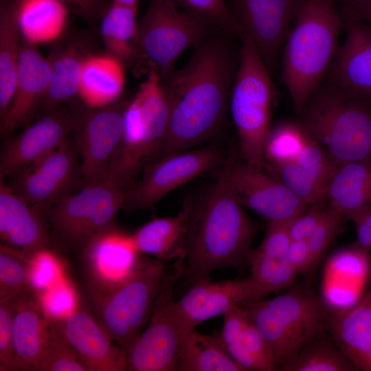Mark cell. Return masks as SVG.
<instances>
[{
    "instance_id": "6da1fadb",
    "label": "cell",
    "mask_w": 371,
    "mask_h": 371,
    "mask_svg": "<svg viewBox=\"0 0 371 371\" xmlns=\"http://www.w3.org/2000/svg\"><path fill=\"white\" fill-rule=\"evenodd\" d=\"M236 38L235 32H214L183 67L161 80L170 115L159 157L190 149L221 126L239 65Z\"/></svg>"
},
{
    "instance_id": "7a4b0ae2",
    "label": "cell",
    "mask_w": 371,
    "mask_h": 371,
    "mask_svg": "<svg viewBox=\"0 0 371 371\" xmlns=\"http://www.w3.org/2000/svg\"><path fill=\"white\" fill-rule=\"evenodd\" d=\"M223 172L196 203H191L185 247V280L210 279L221 268L249 266L256 226Z\"/></svg>"
},
{
    "instance_id": "3957f363",
    "label": "cell",
    "mask_w": 371,
    "mask_h": 371,
    "mask_svg": "<svg viewBox=\"0 0 371 371\" xmlns=\"http://www.w3.org/2000/svg\"><path fill=\"white\" fill-rule=\"evenodd\" d=\"M343 18L335 0H303L283 47L282 78L297 113L325 77Z\"/></svg>"
},
{
    "instance_id": "277c9868",
    "label": "cell",
    "mask_w": 371,
    "mask_h": 371,
    "mask_svg": "<svg viewBox=\"0 0 371 371\" xmlns=\"http://www.w3.org/2000/svg\"><path fill=\"white\" fill-rule=\"evenodd\" d=\"M336 164L371 162V96L325 76L298 113Z\"/></svg>"
},
{
    "instance_id": "5b68a950",
    "label": "cell",
    "mask_w": 371,
    "mask_h": 371,
    "mask_svg": "<svg viewBox=\"0 0 371 371\" xmlns=\"http://www.w3.org/2000/svg\"><path fill=\"white\" fill-rule=\"evenodd\" d=\"M279 370L315 336L327 330L331 309L307 286L243 305Z\"/></svg>"
},
{
    "instance_id": "8992f818",
    "label": "cell",
    "mask_w": 371,
    "mask_h": 371,
    "mask_svg": "<svg viewBox=\"0 0 371 371\" xmlns=\"http://www.w3.org/2000/svg\"><path fill=\"white\" fill-rule=\"evenodd\" d=\"M237 35L240 42V59L229 109L243 161L262 168L271 130L274 87L271 74L252 41L245 34Z\"/></svg>"
},
{
    "instance_id": "52a82bcc",
    "label": "cell",
    "mask_w": 371,
    "mask_h": 371,
    "mask_svg": "<svg viewBox=\"0 0 371 371\" xmlns=\"http://www.w3.org/2000/svg\"><path fill=\"white\" fill-rule=\"evenodd\" d=\"M165 275L163 262L139 261L95 300L94 316L126 354L151 316Z\"/></svg>"
},
{
    "instance_id": "ba28073f",
    "label": "cell",
    "mask_w": 371,
    "mask_h": 371,
    "mask_svg": "<svg viewBox=\"0 0 371 371\" xmlns=\"http://www.w3.org/2000/svg\"><path fill=\"white\" fill-rule=\"evenodd\" d=\"M210 23L181 9L174 0H149L138 22L137 72H157L161 80L175 69L178 57L214 32Z\"/></svg>"
},
{
    "instance_id": "9c48e42d",
    "label": "cell",
    "mask_w": 371,
    "mask_h": 371,
    "mask_svg": "<svg viewBox=\"0 0 371 371\" xmlns=\"http://www.w3.org/2000/svg\"><path fill=\"white\" fill-rule=\"evenodd\" d=\"M127 190L105 180L85 185L51 208L52 227L63 238L85 248L94 237L111 228L117 213L125 205Z\"/></svg>"
},
{
    "instance_id": "30bf717a",
    "label": "cell",
    "mask_w": 371,
    "mask_h": 371,
    "mask_svg": "<svg viewBox=\"0 0 371 371\" xmlns=\"http://www.w3.org/2000/svg\"><path fill=\"white\" fill-rule=\"evenodd\" d=\"M175 280L165 276L146 326L127 350V370H177L184 334L170 309Z\"/></svg>"
},
{
    "instance_id": "8fae6325",
    "label": "cell",
    "mask_w": 371,
    "mask_h": 371,
    "mask_svg": "<svg viewBox=\"0 0 371 371\" xmlns=\"http://www.w3.org/2000/svg\"><path fill=\"white\" fill-rule=\"evenodd\" d=\"M303 0H227L238 33L254 43L272 74Z\"/></svg>"
},
{
    "instance_id": "7c38bea8",
    "label": "cell",
    "mask_w": 371,
    "mask_h": 371,
    "mask_svg": "<svg viewBox=\"0 0 371 371\" xmlns=\"http://www.w3.org/2000/svg\"><path fill=\"white\" fill-rule=\"evenodd\" d=\"M223 158L222 152L212 146L160 157L146 165L140 182L127 190L124 206L151 208L173 190L217 167Z\"/></svg>"
},
{
    "instance_id": "4fadbf2b",
    "label": "cell",
    "mask_w": 371,
    "mask_h": 371,
    "mask_svg": "<svg viewBox=\"0 0 371 371\" xmlns=\"http://www.w3.org/2000/svg\"><path fill=\"white\" fill-rule=\"evenodd\" d=\"M128 101L120 98L106 106L87 108L82 114L75 131L81 156V176L85 185L106 179L123 134Z\"/></svg>"
},
{
    "instance_id": "5bb4252c",
    "label": "cell",
    "mask_w": 371,
    "mask_h": 371,
    "mask_svg": "<svg viewBox=\"0 0 371 371\" xmlns=\"http://www.w3.org/2000/svg\"><path fill=\"white\" fill-rule=\"evenodd\" d=\"M63 105L47 112L8 141L0 156V177L41 159L68 141L86 109Z\"/></svg>"
},
{
    "instance_id": "9a60e30c",
    "label": "cell",
    "mask_w": 371,
    "mask_h": 371,
    "mask_svg": "<svg viewBox=\"0 0 371 371\" xmlns=\"http://www.w3.org/2000/svg\"><path fill=\"white\" fill-rule=\"evenodd\" d=\"M223 172L240 204L268 222L294 218L308 206L262 168L243 161L227 164Z\"/></svg>"
},
{
    "instance_id": "2e32d148",
    "label": "cell",
    "mask_w": 371,
    "mask_h": 371,
    "mask_svg": "<svg viewBox=\"0 0 371 371\" xmlns=\"http://www.w3.org/2000/svg\"><path fill=\"white\" fill-rule=\"evenodd\" d=\"M79 174L80 165L67 141L38 161L11 175L8 183L43 210L52 208L69 195Z\"/></svg>"
},
{
    "instance_id": "e0dca14e",
    "label": "cell",
    "mask_w": 371,
    "mask_h": 371,
    "mask_svg": "<svg viewBox=\"0 0 371 371\" xmlns=\"http://www.w3.org/2000/svg\"><path fill=\"white\" fill-rule=\"evenodd\" d=\"M257 300L255 286L249 277L218 282L208 279L191 285L179 300H171L170 309L185 335L236 306Z\"/></svg>"
},
{
    "instance_id": "ac0fdd59",
    "label": "cell",
    "mask_w": 371,
    "mask_h": 371,
    "mask_svg": "<svg viewBox=\"0 0 371 371\" xmlns=\"http://www.w3.org/2000/svg\"><path fill=\"white\" fill-rule=\"evenodd\" d=\"M51 79V65L35 45L22 39L16 89L12 103L1 118V130L12 134L27 124L43 103Z\"/></svg>"
},
{
    "instance_id": "d6986e66",
    "label": "cell",
    "mask_w": 371,
    "mask_h": 371,
    "mask_svg": "<svg viewBox=\"0 0 371 371\" xmlns=\"http://www.w3.org/2000/svg\"><path fill=\"white\" fill-rule=\"evenodd\" d=\"M62 333L89 371L127 370L126 354L94 315L79 306L57 321Z\"/></svg>"
},
{
    "instance_id": "ffe728a7",
    "label": "cell",
    "mask_w": 371,
    "mask_h": 371,
    "mask_svg": "<svg viewBox=\"0 0 371 371\" xmlns=\"http://www.w3.org/2000/svg\"><path fill=\"white\" fill-rule=\"evenodd\" d=\"M341 16L345 40L326 76L354 92L371 96V23Z\"/></svg>"
},
{
    "instance_id": "44dd1931",
    "label": "cell",
    "mask_w": 371,
    "mask_h": 371,
    "mask_svg": "<svg viewBox=\"0 0 371 371\" xmlns=\"http://www.w3.org/2000/svg\"><path fill=\"white\" fill-rule=\"evenodd\" d=\"M0 237L3 245L33 253L47 247L48 234L41 210L0 177Z\"/></svg>"
},
{
    "instance_id": "7402d4cb",
    "label": "cell",
    "mask_w": 371,
    "mask_h": 371,
    "mask_svg": "<svg viewBox=\"0 0 371 371\" xmlns=\"http://www.w3.org/2000/svg\"><path fill=\"white\" fill-rule=\"evenodd\" d=\"M327 330L358 370L371 371V288L351 307L331 309Z\"/></svg>"
},
{
    "instance_id": "603a6c76",
    "label": "cell",
    "mask_w": 371,
    "mask_h": 371,
    "mask_svg": "<svg viewBox=\"0 0 371 371\" xmlns=\"http://www.w3.org/2000/svg\"><path fill=\"white\" fill-rule=\"evenodd\" d=\"M223 317L219 335L230 357L244 371L277 370L268 345L243 305L233 307Z\"/></svg>"
},
{
    "instance_id": "cb8c5ba5",
    "label": "cell",
    "mask_w": 371,
    "mask_h": 371,
    "mask_svg": "<svg viewBox=\"0 0 371 371\" xmlns=\"http://www.w3.org/2000/svg\"><path fill=\"white\" fill-rule=\"evenodd\" d=\"M84 250L95 277L102 286L101 288L127 275L137 264L139 254L131 235L112 228L94 237Z\"/></svg>"
},
{
    "instance_id": "d4e9b609",
    "label": "cell",
    "mask_w": 371,
    "mask_h": 371,
    "mask_svg": "<svg viewBox=\"0 0 371 371\" xmlns=\"http://www.w3.org/2000/svg\"><path fill=\"white\" fill-rule=\"evenodd\" d=\"M28 291L17 300L13 317V344L18 370H38L50 320Z\"/></svg>"
},
{
    "instance_id": "484cf974",
    "label": "cell",
    "mask_w": 371,
    "mask_h": 371,
    "mask_svg": "<svg viewBox=\"0 0 371 371\" xmlns=\"http://www.w3.org/2000/svg\"><path fill=\"white\" fill-rule=\"evenodd\" d=\"M191 203L188 199L177 215L154 218L131 234L138 252L161 262L184 259Z\"/></svg>"
},
{
    "instance_id": "4316f807",
    "label": "cell",
    "mask_w": 371,
    "mask_h": 371,
    "mask_svg": "<svg viewBox=\"0 0 371 371\" xmlns=\"http://www.w3.org/2000/svg\"><path fill=\"white\" fill-rule=\"evenodd\" d=\"M124 66L106 53L86 57L78 93L86 107L100 108L120 99L125 86Z\"/></svg>"
},
{
    "instance_id": "83f0119b",
    "label": "cell",
    "mask_w": 371,
    "mask_h": 371,
    "mask_svg": "<svg viewBox=\"0 0 371 371\" xmlns=\"http://www.w3.org/2000/svg\"><path fill=\"white\" fill-rule=\"evenodd\" d=\"M80 41H71L53 51L48 57L51 79L46 96L38 112L43 115L78 93L82 65L89 54Z\"/></svg>"
},
{
    "instance_id": "f1b7e54d",
    "label": "cell",
    "mask_w": 371,
    "mask_h": 371,
    "mask_svg": "<svg viewBox=\"0 0 371 371\" xmlns=\"http://www.w3.org/2000/svg\"><path fill=\"white\" fill-rule=\"evenodd\" d=\"M22 39L33 45L58 40L69 11L59 0H12Z\"/></svg>"
},
{
    "instance_id": "f546056e",
    "label": "cell",
    "mask_w": 371,
    "mask_h": 371,
    "mask_svg": "<svg viewBox=\"0 0 371 371\" xmlns=\"http://www.w3.org/2000/svg\"><path fill=\"white\" fill-rule=\"evenodd\" d=\"M324 199L346 218L363 207L371 205V162L337 164Z\"/></svg>"
},
{
    "instance_id": "4dcf8cb0",
    "label": "cell",
    "mask_w": 371,
    "mask_h": 371,
    "mask_svg": "<svg viewBox=\"0 0 371 371\" xmlns=\"http://www.w3.org/2000/svg\"><path fill=\"white\" fill-rule=\"evenodd\" d=\"M12 0H0V115L14 98L21 41Z\"/></svg>"
},
{
    "instance_id": "1f68e13d",
    "label": "cell",
    "mask_w": 371,
    "mask_h": 371,
    "mask_svg": "<svg viewBox=\"0 0 371 371\" xmlns=\"http://www.w3.org/2000/svg\"><path fill=\"white\" fill-rule=\"evenodd\" d=\"M137 11L112 1L100 19V35L106 54L133 67L137 60Z\"/></svg>"
},
{
    "instance_id": "d6a6232c",
    "label": "cell",
    "mask_w": 371,
    "mask_h": 371,
    "mask_svg": "<svg viewBox=\"0 0 371 371\" xmlns=\"http://www.w3.org/2000/svg\"><path fill=\"white\" fill-rule=\"evenodd\" d=\"M177 370L244 371L230 357L219 335H206L195 330L182 340Z\"/></svg>"
},
{
    "instance_id": "836d02e7",
    "label": "cell",
    "mask_w": 371,
    "mask_h": 371,
    "mask_svg": "<svg viewBox=\"0 0 371 371\" xmlns=\"http://www.w3.org/2000/svg\"><path fill=\"white\" fill-rule=\"evenodd\" d=\"M280 370L354 371L358 369L341 351L326 330L308 341Z\"/></svg>"
},
{
    "instance_id": "e575fe53",
    "label": "cell",
    "mask_w": 371,
    "mask_h": 371,
    "mask_svg": "<svg viewBox=\"0 0 371 371\" xmlns=\"http://www.w3.org/2000/svg\"><path fill=\"white\" fill-rule=\"evenodd\" d=\"M310 135L301 122H284L271 128L265 147L263 163L267 166L293 162Z\"/></svg>"
},
{
    "instance_id": "d590c367",
    "label": "cell",
    "mask_w": 371,
    "mask_h": 371,
    "mask_svg": "<svg viewBox=\"0 0 371 371\" xmlns=\"http://www.w3.org/2000/svg\"><path fill=\"white\" fill-rule=\"evenodd\" d=\"M28 253L0 246V300H13L30 289Z\"/></svg>"
},
{
    "instance_id": "8d00e7d4",
    "label": "cell",
    "mask_w": 371,
    "mask_h": 371,
    "mask_svg": "<svg viewBox=\"0 0 371 371\" xmlns=\"http://www.w3.org/2000/svg\"><path fill=\"white\" fill-rule=\"evenodd\" d=\"M38 370L89 371L64 336L57 321L50 320L49 334Z\"/></svg>"
},
{
    "instance_id": "74e56055",
    "label": "cell",
    "mask_w": 371,
    "mask_h": 371,
    "mask_svg": "<svg viewBox=\"0 0 371 371\" xmlns=\"http://www.w3.org/2000/svg\"><path fill=\"white\" fill-rule=\"evenodd\" d=\"M270 174L285 184L307 205L322 202L326 191L299 166L293 162L267 166Z\"/></svg>"
},
{
    "instance_id": "f35d334b",
    "label": "cell",
    "mask_w": 371,
    "mask_h": 371,
    "mask_svg": "<svg viewBox=\"0 0 371 371\" xmlns=\"http://www.w3.org/2000/svg\"><path fill=\"white\" fill-rule=\"evenodd\" d=\"M39 293V307L50 320L60 321L78 307L75 291L65 278Z\"/></svg>"
},
{
    "instance_id": "ab89813d",
    "label": "cell",
    "mask_w": 371,
    "mask_h": 371,
    "mask_svg": "<svg viewBox=\"0 0 371 371\" xmlns=\"http://www.w3.org/2000/svg\"><path fill=\"white\" fill-rule=\"evenodd\" d=\"M27 260L30 289L41 292L64 278L59 260L47 248L29 253Z\"/></svg>"
},
{
    "instance_id": "60d3db41",
    "label": "cell",
    "mask_w": 371,
    "mask_h": 371,
    "mask_svg": "<svg viewBox=\"0 0 371 371\" xmlns=\"http://www.w3.org/2000/svg\"><path fill=\"white\" fill-rule=\"evenodd\" d=\"M183 10L210 23L216 30L237 32L227 0H174Z\"/></svg>"
},
{
    "instance_id": "b9f144b4",
    "label": "cell",
    "mask_w": 371,
    "mask_h": 371,
    "mask_svg": "<svg viewBox=\"0 0 371 371\" xmlns=\"http://www.w3.org/2000/svg\"><path fill=\"white\" fill-rule=\"evenodd\" d=\"M345 216L328 205L323 218L306 240L315 268L342 229Z\"/></svg>"
},
{
    "instance_id": "7bdbcfd3",
    "label": "cell",
    "mask_w": 371,
    "mask_h": 371,
    "mask_svg": "<svg viewBox=\"0 0 371 371\" xmlns=\"http://www.w3.org/2000/svg\"><path fill=\"white\" fill-rule=\"evenodd\" d=\"M19 297L0 300L1 371L18 370L13 344V317Z\"/></svg>"
},
{
    "instance_id": "ee69618b",
    "label": "cell",
    "mask_w": 371,
    "mask_h": 371,
    "mask_svg": "<svg viewBox=\"0 0 371 371\" xmlns=\"http://www.w3.org/2000/svg\"><path fill=\"white\" fill-rule=\"evenodd\" d=\"M321 203L308 205L293 219L290 225L291 240H307L311 236L328 208Z\"/></svg>"
},
{
    "instance_id": "f6af8a7d",
    "label": "cell",
    "mask_w": 371,
    "mask_h": 371,
    "mask_svg": "<svg viewBox=\"0 0 371 371\" xmlns=\"http://www.w3.org/2000/svg\"><path fill=\"white\" fill-rule=\"evenodd\" d=\"M287 257L297 275L308 277L315 269L306 240H291Z\"/></svg>"
},
{
    "instance_id": "bcb514c9",
    "label": "cell",
    "mask_w": 371,
    "mask_h": 371,
    "mask_svg": "<svg viewBox=\"0 0 371 371\" xmlns=\"http://www.w3.org/2000/svg\"><path fill=\"white\" fill-rule=\"evenodd\" d=\"M68 9L88 21L100 19L112 0H59Z\"/></svg>"
},
{
    "instance_id": "7dc6e473",
    "label": "cell",
    "mask_w": 371,
    "mask_h": 371,
    "mask_svg": "<svg viewBox=\"0 0 371 371\" xmlns=\"http://www.w3.org/2000/svg\"><path fill=\"white\" fill-rule=\"evenodd\" d=\"M355 226L356 247L370 254L371 250V205L363 207L348 218Z\"/></svg>"
},
{
    "instance_id": "c3c4849f",
    "label": "cell",
    "mask_w": 371,
    "mask_h": 371,
    "mask_svg": "<svg viewBox=\"0 0 371 371\" xmlns=\"http://www.w3.org/2000/svg\"><path fill=\"white\" fill-rule=\"evenodd\" d=\"M341 13L371 23V3L358 0L341 1Z\"/></svg>"
},
{
    "instance_id": "681fc988",
    "label": "cell",
    "mask_w": 371,
    "mask_h": 371,
    "mask_svg": "<svg viewBox=\"0 0 371 371\" xmlns=\"http://www.w3.org/2000/svg\"><path fill=\"white\" fill-rule=\"evenodd\" d=\"M113 3L137 9L139 0H112Z\"/></svg>"
},
{
    "instance_id": "f907efd6",
    "label": "cell",
    "mask_w": 371,
    "mask_h": 371,
    "mask_svg": "<svg viewBox=\"0 0 371 371\" xmlns=\"http://www.w3.org/2000/svg\"><path fill=\"white\" fill-rule=\"evenodd\" d=\"M369 256H370V269L371 270V250H370Z\"/></svg>"
},
{
    "instance_id": "816d5d0a",
    "label": "cell",
    "mask_w": 371,
    "mask_h": 371,
    "mask_svg": "<svg viewBox=\"0 0 371 371\" xmlns=\"http://www.w3.org/2000/svg\"><path fill=\"white\" fill-rule=\"evenodd\" d=\"M339 1H345V0H339ZM358 1H368L371 3V0H358Z\"/></svg>"
}]
</instances>
